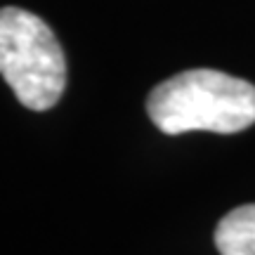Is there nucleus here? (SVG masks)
Masks as SVG:
<instances>
[{"instance_id": "obj_3", "label": "nucleus", "mask_w": 255, "mask_h": 255, "mask_svg": "<svg viewBox=\"0 0 255 255\" xmlns=\"http://www.w3.org/2000/svg\"><path fill=\"white\" fill-rule=\"evenodd\" d=\"M215 246L220 255H255V203L239 206L220 220Z\"/></svg>"}, {"instance_id": "obj_2", "label": "nucleus", "mask_w": 255, "mask_h": 255, "mask_svg": "<svg viewBox=\"0 0 255 255\" xmlns=\"http://www.w3.org/2000/svg\"><path fill=\"white\" fill-rule=\"evenodd\" d=\"M0 71L31 111L52 109L66 88V57L55 31L21 7L0 12Z\"/></svg>"}, {"instance_id": "obj_1", "label": "nucleus", "mask_w": 255, "mask_h": 255, "mask_svg": "<svg viewBox=\"0 0 255 255\" xmlns=\"http://www.w3.org/2000/svg\"><path fill=\"white\" fill-rule=\"evenodd\" d=\"M146 114L165 135H232L255 123V85L215 69H189L149 92Z\"/></svg>"}]
</instances>
